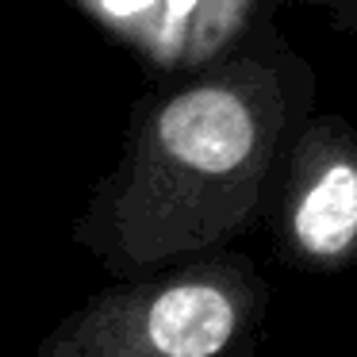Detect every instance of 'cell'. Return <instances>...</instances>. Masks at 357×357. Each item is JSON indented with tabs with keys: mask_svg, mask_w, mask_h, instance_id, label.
I'll return each mask as SVG.
<instances>
[{
	"mask_svg": "<svg viewBox=\"0 0 357 357\" xmlns=\"http://www.w3.org/2000/svg\"><path fill=\"white\" fill-rule=\"evenodd\" d=\"M315 96V66L277 31L234 66L165 96L150 116L139 173L89 246L127 277L231 250L273 211L284 158Z\"/></svg>",
	"mask_w": 357,
	"mask_h": 357,
	"instance_id": "cell-1",
	"label": "cell"
},
{
	"mask_svg": "<svg viewBox=\"0 0 357 357\" xmlns=\"http://www.w3.org/2000/svg\"><path fill=\"white\" fill-rule=\"evenodd\" d=\"M265 315L261 269L215 250L96 296L39 357H238Z\"/></svg>",
	"mask_w": 357,
	"mask_h": 357,
	"instance_id": "cell-2",
	"label": "cell"
},
{
	"mask_svg": "<svg viewBox=\"0 0 357 357\" xmlns=\"http://www.w3.org/2000/svg\"><path fill=\"white\" fill-rule=\"evenodd\" d=\"M116 16H127V12H139V8H146L150 0H104Z\"/></svg>",
	"mask_w": 357,
	"mask_h": 357,
	"instance_id": "cell-5",
	"label": "cell"
},
{
	"mask_svg": "<svg viewBox=\"0 0 357 357\" xmlns=\"http://www.w3.org/2000/svg\"><path fill=\"white\" fill-rule=\"evenodd\" d=\"M296 4H307L311 12L326 16L334 31H357V0H296Z\"/></svg>",
	"mask_w": 357,
	"mask_h": 357,
	"instance_id": "cell-4",
	"label": "cell"
},
{
	"mask_svg": "<svg viewBox=\"0 0 357 357\" xmlns=\"http://www.w3.org/2000/svg\"><path fill=\"white\" fill-rule=\"evenodd\" d=\"M238 357H257V354H254V349H246V354H238Z\"/></svg>",
	"mask_w": 357,
	"mask_h": 357,
	"instance_id": "cell-6",
	"label": "cell"
},
{
	"mask_svg": "<svg viewBox=\"0 0 357 357\" xmlns=\"http://www.w3.org/2000/svg\"><path fill=\"white\" fill-rule=\"evenodd\" d=\"M273 242L288 269L331 277L357 265V127L311 112L273 196Z\"/></svg>",
	"mask_w": 357,
	"mask_h": 357,
	"instance_id": "cell-3",
	"label": "cell"
}]
</instances>
